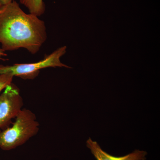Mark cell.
I'll return each mask as SVG.
<instances>
[{"mask_svg": "<svg viewBox=\"0 0 160 160\" xmlns=\"http://www.w3.org/2000/svg\"><path fill=\"white\" fill-rule=\"evenodd\" d=\"M46 24L14 1L0 7V44L4 51L21 48L37 53L47 40Z\"/></svg>", "mask_w": 160, "mask_h": 160, "instance_id": "cell-1", "label": "cell"}, {"mask_svg": "<svg viewBox=\"0 0 160 160\" xmlns=\"http://www.w3.org/2000/svg\"><path fill=\"white\" fill-rule=\"evenodd\" d=\"M39 129L35 114L29 109H22L12 126L0 131V148L3 150L15 149L37 134Z\"/></svg>", "mask_w": 160, "mask_h": 160, "instance_id": "cell-2", "label": "cell"}, {"mask_svg": "<svg viewBox=\"0 0 160 160\" xmlns=\"http://www.w3.org/2000/svg\"><path fill=\"white\" fill-rule=\"evenodd\" d=\"M66 46L60 47L36 62L14 64L11 66L0 65V73H9L13 77H18L25 79H33L38 75L41 69L45 68H71L60 61L61 57L66 53Z\"/></svg>", "mask_w": 160, "mask_h": 160, "instance_id": "cell-3", "label": "cell"}, {"mask_svg": "<svg viewBox=\"0 0 160 160\" xmlns=\"http://www.w3.org/2000/svg\"><path fill=\"white\" fill-rule=\"evenodd\" d=\"M23 105L19 89L12 83L0 94V129L9 126L11 120L15 118L23 109Z\"/></svg>", "mask_w": 160, "mask_h": 160, "instance_id": "cell-4", "label": "cell"}, {"mask_svg": "<svg viewBox=\"0 0 160 160\" xmlns=\"http://www.w3.org/2000/svg\"><path fill=\"white\" fill-rule=\"evenodd\" d=\"M86 146L97 160H146L147 154L146 151L135 150L132 153L123 156H113L103 150L99 144L91 138L87 140Z\"/></svg>", "mask_w": 160, "mask_h": 160, "instance_id": "cell-5", "label": "cell"}, {"mask_svg": "<svg viewBox=\"0 0 160 160\" xmlns=\"http://www.w3.org/2000/svg\"><path fill=\"white\" fill-rule=\"evenodd\" d=\"M20 2L31 14L39 17L45 13L46 6L43 0H20Z\"/></svg>", "mask_w": 160, "mask_h": 160, "instance_id": "cell-6", "label": "cell"}, {"mask_svg": "<svg viewBox=\"0 0 160 160\" xmlns=\"http://www.w3.org/2000/svg\"><path fill=\"white\" fill-rule=\"evenodd\" d=\"M14 77L9 73H0V94L7 86L12 83Z\"/></svg>", "mask_w": 160, "mask_h": 160, "instance_id": "cell-7", "label": "cell"}, {"mask_svg": "<svg viewBox=\"0 0 160 160\" xmlns=\"http://www.w3.org/2000/svg\"><path fill=\"white\" fill-rule=\"evenodd\" d=\"M7 56V54L6 53V51H4L2 48H0V60L5 61L8 60L5 58Z\"/></svg>", "mask_w": 160, "mask_h": 160, "instance_id": "cell-8", "label": "cell"}, {"mask_svg": "<svg viewBox=\"0 0 160 160\" xmlns=\"http://www.w3.org/2000/svg\"><path fill=\"white\" fill-rule=\"evenodd\" d=\"M14 1L15 0H0V7Z\"/></svg>", "mask_w": 160, "mask_h": 160, "instance_id": "cell-9", "label": "cell"}]
</instances>
